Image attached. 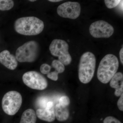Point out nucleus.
Segmentation results:
<instances>
[{
    "mask_svg": "<svg viewBox=\"0 0 123 123\" xmlns=\"http://www.w3.org/2000/svg\"><path fill=\"white\" fill-rule=\"evenodd\" d=\"M44 28L43 22L34 17L19 18L15 21L14 24L15 31L25 36L37 35L42 33Z\"/></svg>",
    "mask_w": 123,
    "mask_h": 123,
    "instance_id": "obj_1",
    "label": "nucleus"
},
{
    "mask_svg": "<svg viewBox=\"0 0 123 123\" xmlns=\"http://www.w3.org/2000/svg\"><path fill=\"white\" fill-rule=\"evenodd\" d=\"M119 66V60L116 56L111 54L106 55L101 60L98 68V79L103 84H107L117 73Z\"/></svg>",
    "mask_w": 123,
    "mask_h": 123,
    "instance_id": "obj_2",
    "label": "nucleus"
},
{
    "mask_svg": "<svg viewBox=\"0 0 123 123\" xmlns=\"http://www.w3.org/2000/svg\"><path fill=\"white\" fill-rule=\"evenodd\" d=\"M96 64L95 55L90 52L84 53L80 59L78 67V77L84 84L90 82L94 75Z\"/></svg>",
    "mask_w": 123,
    "mask_h": 123,
    "instance_id": "obj_3",
    "label": "nucleus"
},
{
    "mask_svg": "<svg viewBox=\"0 0 123 123\" xmlns=\"http://www.w3.org/2000/svg\"><path fill=\"white\" fill-rule=\"evenodd\" d=\"M39 46L36 41L31 40L25 43L17 50L15 57L21 63H31L35 61L39 54Z\"/></svg>",
    "mask_w": 123,
    "mask_h": 123,
    "instance_id": "obj_4",
    "label": "nucleus"
},
{
    "mask_svg": "<svg viewBox=\"0 0 123 123\" xmlns=\"http://www.w3.org/2000/svg\"><path fill=\"white\" fill-rule=\"evenodd\" d=\"M22 103V97L20 93L14 91H9L2 98V110L7 114L14 115L20 109Z\"/></svg>",
    "mask_w": 123,
    "mask_h": 123,
    "instance_id": "obj_5",
    "label": "nucleus"
},
{
    "mask_svg": "<svg viewBox=\"0 0 123 123\" xmlns=\"http://www.w3.org/2000/svg\"><path fill=\"white\" fill-rule=\"evenodd\" d=\"M68 50V44L63 40H53L49 46L51 55L58 57V60L66 66L70 64L72 61V57Z\"/></svg>",
    "mask_w": 123,
    "mask_h": 123,
    "instance_id": "obj_6",
    "label": "nucleus"
},
{
    "mask_svg": "<svg viewBox=\"0 0 123 123\" xmlns=\"http://www.w3.org/2000/svg\"><path fill=\"white\" fill-rule=\"evenodd\" d=\"M22 80L26 85L33 89L43 90L48 86L46 78L36 71H29L25 73L23 75Z\"/></svg>",
    "mask_w": 123,
    "mask_h": 123,
    "instance_id": "obj_7",
    "label": "nucleus"
},
{
    "mask_svg": "<svg viewBox=\"0 0 123 123\" xmlns=\"http://www.w3.org/2000/svg\"><path fill=\"white\" fill-rule=\"evenodd\" d=\"M114 31V27L103 20H99L93 23L89 27L90 34L95 38H108Z\"/></svg>",
    "mask_w": 123,
    "mask_h": 123,
    "instance_id": "obj_8",
    "label": "nucleus"
},
{
    "mask_svg": "<svg viewBox=\"0 0 123 123\" xmlns=\"http://www.w3.org/2000/svg\"><path fill=\"white\" fill-rule=\"evenodd\" d=\"M81 6L78 2L68 1L63 3L57 7V14L64 18L75 19L81 13Z\"/></svg>",
    "mask_w": 123,
    "mask_h": 123,
    "instance_id": "obj_9",
    "label": "nucleus"
},
{
    "mask_svg": "<svg viewBox=\"0 0 123 123\" xmlns=\"http://www.w3.org/2000/svg\"><path fill=\"white\" fill-rule=\"evenodd\" d=\"M36 116L43 121L52 122L55 120V108L53 102L49 101L47 103L45 108H39L36 111Z\"/></svg>",
    "mask_w": 123,
    "mask_h": 123,
    "instance_id": "obj_10",
    "label": "nucleus"
},
{
    "mask_svg": "<svg viewBox=\"0 0 123 123\" xmlns=\"http://www.w3.org/2000/svg\"><path fill=\"white\" fill-rule=\"evenodd\" d=\"M0 63L10 70H14L18 66V61L16 57L7 50L0 53Z\"/></svg>",
    "mask_w": 123,
    "mask_h": 123,
    "instance_id": "obj_11",
    "label": "nucleus"
},
{
    "mask_svg": "<svg viewBox=\"0 0 123 123\" xmlns=\"http://www.w3.org/2000/svg\"><path fill=\"white\" fill-rule=\"evenodd\" d=\"M110 86L115 89V95L120 97L123 93V74L120 72L117 73L110 81Z\"/></svg>",
    "mask_w": 123,
    "mask_h": 123,
    "instance_id": "obj_12",
    "label": "nucleus"
},
{
    "mask_svg": "<svg viewBox=\"0 0 123 123\" xmlns=\"http://www.w3.org/2000/svg\"><path fill=\"white\" fill-rule=\"evenodd\" d=\"M55 117L60 121H66L69 116V110L67 107H64L58 103L56 105L55 109Z\"/></svg>",
    "mask_w": 123,
    "mask_h": 123,
    "instance_id": "obj_13",
    "label": "nucleus"
},
{
    "mask_svg": "<svg viewBox=\"0 0 123 123\" xmlns=\"http://www.w3.org/2000/svg\"><path fill=\"white\" fill-rule=\"evenodd\" d=\"M36 120L35 111L32 109H28L23 113L20 123H36Z\"/></svg>",
    "mask_w": 123,
    "mask_h": 123,
    "instance_id": "obj_14",
    "label": "nucleus"
},
{
    "mask_svg": "<svg viewBox=\"0 0 123 123\" xmlns=\"http://www.w3.org/2000/svg\"><path fill=\"white\" fill-rule=\"evenodd\" d=\"M14 6V2L11 0H0V10H9Z\"/></svg>",
    "mask_w": 123,
    "mask_h": 123,
    "instance_id": "obj_15",
    "label": "nucleus"
},
{
    "mask_svg": "<svg viewBox=\"0 0 123 123\" xmlns=\"http://www.w3.org/2000/svg\"><path fill=\"white\" fill-rule=\"evenodd\" d=\"M52 66L55 68V71L59 74L63 72L65 69V65L58 60H53L52 63Z\"/></svg>",
    "mask_w": 123,
    "mask_h": 123,
    "instance_id": "obj_16",
    "label": "nucleus"
},
{
    "mask_svg": "<svg viewBox=\"0 0 123 123\" xmlns=\"http://www.w3.org/2000/svg\"><path fill=\"white\" fill-rule=\"evenodd\" d=\"M120 0H104L105 4L107 8L109 9H112L116 7L121 2Z\"/></svg>",
    "mask_w": 123,
    "mask_h": 123,
    "instance_id": "obj_17",
    "label": "nucleus"
},
{
    "mask_svg": "<svg viewBox=\"0 0 123 123\" xmlns=\"http://www.w3.org/2000/svg\"><path fill=\"white\" fill-rule=\"evenodd\" d=\"M70 103V99L68 96H63L60 98L59 104L62 106L67 107Z\"/></svg>",
    "mask_w": 123,
    "mask_h": 123,
    "instance_id": "obj_18",
    "label": "nucleus"
},
{
    "mask_svg": "<svg viewBox=\"0 0 123 123\" xmlns=\"http://www.w3.org/2000/svg\"><path fill=\"white\" fill-rule=\"evenodd\" d=\"M51 68V66L48 64H43L40 66V71L43 74H47L50 72Z\"/></svg>",
    "mask_w": 123,
    "mask_h": 123,
    "instance_id": "obj_19",
    "label": "nucleus"
},
{
    "mask_svg": "<svg viewBox=\"0 0 123 123\" xmlns=\"http://www.w3.org/2000/svg\"><path fill=\"white\" fill-rule=\"evenodd\" d=\"M103 123H122L118 119L112 116H108L104 119Z\"/></svg>",
    "mask_w": 123,
    "mask_h": 123,
    "instance_id": "obj_20",
    "label": "nucleus"
},
{
    "mask_svg": "<svg viewBox=\"0 0 123 123\" xmlns=\"http://www.w3.org/2000/svg\"><path fill=\"white\" fill-rule=\"evenodd\" d=\"M59 74L56 71L53 72H50L47 74L48 77L52 80L56 81L58 79V75Z\"/></svg>",
    "mask_w": 123,
    "mask_h": 123,
    "instance_id": "obj_21",
    "label": "nucleus"
},
{
    "mask_svg": "<svg viewBox=\"0 0 123 123\" xmlns=\"http://www.w3.org/2000/svg\"><path fill=\"white\" fill-rule=\"evenodd\" d=\"M117 106L119 110L121 111H123V94L120 97L117 102Z\"/></svg>",
    "mask_w": 123,
    "mask_h": 123,
    "instance_id": "obj_22",
    "label": "nucleus"
},
{
    "mask_svg": "<svg viewBox=\"0 0 123 123\" xmlns=\"http://www.w3.org/2000/svg\"><path fill=\"white\" fill-rule=\"evenodd\" d=\"M120 58L121 63L122 64H123V48H122L120 51L119 52Z\"/></svg>",
    "mask_w": 123,
    "mask_h": 123,
    "instance_id": "obj_23",
    "label": "nucleus"
},
{
    "mask_svg": "<svg viewBox=\"0 0 123 123\" xmlns=\"http://www.w3.org/2000/svg\"><path fill=\"white\" fill-rule=\"evenodd\" d=\"M61 0H49V1L50 2H60V1H61Z\"/></svg>",
    "mask_w": 123,
    "mask_h": 123,
    "instance_id": "obj_24",
    "label": "nucleus"
},
{
    "mask_svg": "<svg viewBox=\"0 0 123 123\" xmlns=\"http://www.w3.org/2000/svg\"><path fill=\"white\" fill-rule=\"evenodd\" d=\"M36 1V0H30V1H31V2H34V1Z\"/></svg>",
    "mask_w": 123,
    "mask_h": 123,
    "instance_id": "obj_25",
    "label": "nucleus"
}]
</instances>
